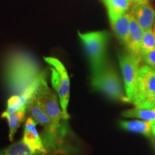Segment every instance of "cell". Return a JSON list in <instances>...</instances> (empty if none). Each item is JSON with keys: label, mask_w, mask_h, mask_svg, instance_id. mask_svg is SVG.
Wrapping results in <instances>:
<instances>
[{"label": "cell", "mask_w": 155, "mask_h": 155, "mask_svg": "<svg viewBox=\"0 0 155 155\" xmlns=\"http://www.w3.org/2000/svg\"><path fill=\"white\" fill-rule=\"evenodd\" d=\"M45 76L36 60L25 52L11 53L4 65V84L11 96L23 94Z\"/></svg>", "instance_id": "1"}, {"label": "cell", "mask_w": 155, "mask_h": 155, "mask_svg": "<svg viewBox=\"0 0 155 155\" xmlns=\"http://www.w3.org/2000/svg\"><path fill=\"white\" fill-rule=\"evenodd\" d=\"M78 36L88 55L91 75L96 74L101 71L107 63L106 55L109 34L106 31H96L86 33L78 32Z\"/></svg>", "instance_id": "2"}, {"label": "cell", "mask_w": 155, "mask_h": 155, "mask_svg": "<svg viewBox=\"0 0 155 155\" xmlns=\"http://www.w3.org/2000/svg\"><path fill=\"white\" fill-rule=\"evenodd\" d=\"M91 85L112 100L129 103L116 70L106 63L101 71L91 77Z\"/></svg>", "instance_id": "3"}, {"label": "cell", "mask_w": 155, "mask_h": 155, "mask_svg": "<svg viewBox=\"0 0 155 155\" xmlns=\"http://www.w3.org/2000/svg\"><path fill=\"white\" fill-rule=\"evenodd\" d=\"M45 61L50 66L52 86L58 96L62 111L67 119L70 101V78L66 68L59 60L53 57H45Z\"/></svg>", "instance_id": "4"}, {"label": "cell", "mask_w": 155, "mask_h": 155, "mask_svg": "<svg viewBox=\"0 0 155 155\" xmlns=\"http://www.w3.org/2000/svg\"><path fill=\"white\" fill-rule=\"evenodd\" d=\"M34 96L56 126L67 129L65 123H63V121L68 119L65 117L62 111L58 95L48 86L45 76L42 78Z\"/></svg>", "instance_id": "5"}, {"label": "cell", "mask_w": 155, "mask_h": 155, "mask_svg": "<svg viewBox=\"0 0 155 155\" xmlns=\"http://www.w3.org/2000/svg\"><path fill=\"white\" fill-rule=\"evenodd\" d=\"M119 63L123 76L124 90L129 103H132L134 97L139 71L141 60L131 55L122 54L119 56Z\"/></svg>", "instance_id": "6"}, {"label": "cell", "mask_w": 155, "mask_h": 155, "mask_svg": "<svg viewBox=\"0 0 155 155\" xmlns=\"http://www.w3.org/2000/svg\"><path fill=\"white\" fill-rule=\"evenodd\" d=\"M155 94V71L147 66L141 65L139 71L137 88L132 104L137 105Z\"/></svg>", "instance_id": "7"}, {"label": "cell", "mask_w": 155, "mask_h": 155, "mask_svg": "<svg viewBox=\"0 0 155 155\" xmlns=\"http://www.w3.org/2000/svg\"><path fill=\"white\" fill-rule=\"evenodd\" d=\"M129 13L144 30L152 29L155 19V9L152 0H137L133 3Z\"/></svg>", "instance_id": "8"}, {"label": "cell", "mask_w": 155, "mask_h": 155, "mask_svg": "<svg viewBox=\"0 0 155 155\" xmlns=\"http://www.w3.org/2000/svg\"><path fill=\"white\" fill-rule=\"evenodd\" d=\"M131 16L130 30L126 48L128 53L141 60V44L144 30L141 28L137 19L131 15Z\"/></svg>", "instance_id": "9"}, {"label": "cell", "mask_w": 155, "mask_h": 155, "mask_svg": "<svg viewBox=\"0 0 155 155\" xmlns=\"http://www.w3.org/2000/svg\"><path fill=\"white\" fill-rule=\"evenodd\" d=\"M36 121L32 117L26 120L24 127L22 139L32 148L39 151L43 155H48L42 142L41 135L37 130Z\"/></svg>", "instance_id": "10"}, {"label": "cell", "mask_w": 155, "mask_h": 155, "mask_svg": "<svg viewBox=\"0 0 155 155\" xmlns=\"http://www.w3.org/2000/svg\"><path fill=\"white\" fill-rule=\"evenodd\" d=\"M29 104H30V103L25 105L18 111L13 112V113H7V112L4 111L2 114L1 117L7 119V123H8L9 138L10 141H13L17 129L20 127L21 124L25 121V114L28 111Z\"/></svg>", "instance_id": "11"}, {"label": "cell", "mask_w": 155, "mask_h": 155, "mask_svg": "<svg viewBox=\"0 0 155 155\" xmlns=\"http://www.w3.org/2000/svg\"><path fill=\"white\" fill-rule=\"evenodd\" d=\"M107 8L110 22H113L127 13L133 5L130 0H104Z\"/></svg>", "instance_id": "12"}, {"label": "cell", "mask_w": 155, "mask_h": 155, "mask_svg": "<svg viewBox=\"0 0 155 155\" xmlns=\"http://www.w3.org/2000/svg\"><path fill=\"white\" fill-rule=\"evenodd\" d=\"M131 17L130 13L127 12L114 22H111L112 29L116 36L119 39V41L125 46L127 43L129 35Z\"/></svg>", "instance_id": "13"}, {"label": "cell", "mask_w": 155, "mask_h": 155, "mask_svg": "<svg viewBox=\"0 0 155 155\" xmlns=\"http://www.w3.org/2000/svg\"><path fill=\"white\" fill-rule=\"evenodd\" d=\"M152 122L144 120H132V121H121L119 125L124 130L131 132L139 133L141 134L151 137L152 136Z\"/></svg>", "instance_id": "14"}, {"label": "cell", "mask_w": 155, "mask_h": 155, "mask_svg": "<svg viewBox=\"0 0 155 155\" xmlns=\"http://www.w3.org/2000/svg\"><path fill=\"white\" fill-rule=\"evenodd\" d=\"M0 155H43L32 148L22 139L7 148L0 150Z\"/></svg>", "instance_id": "15"}, {"label": "cell", "mask_w": 155, "mask_h": 155, "mask_svg": "<svg viewBox=\"0 0 155 155\" xmlns=\"http://www.w3.org/2000/svg\"><path fill=\"white\" fill-rule=\"evenodd\" d=\"M124 117L136 118L144 121L155 122V109L153 108H134L126 110L121 114Z\"/></svg>", "instance_id": "16"}, {"label": "cell", "mask_w": 155, "mask_h": 155, "mask_svg": "<svg viewBox=\"0 0 155 155\" xmlns=\"http://www.w3.org/2000/svg\"><path fill=\"white\" fill-rule=\"evenodd\" d=\"M155 50V34L152 29L144 30L141 44V55Z\"/></svg>", "instance_id": "17"}, {"label": "cell", "mask_w": 155, "mask_h": 155, "mask_svg": "<svg viewBox=\"0 0 155 155\" xmlns=\"http://www.w3.org/2000/svg\"><path fill=\"white\" fill-rule=\"evenodd\" d=\"M141 61H142L151 68L155 71V50L149 52L141 55Z\"/></svg>", "instance_id": "18"}, {"label": "cell", "mask_w": 155, "mask_h": 155, "mask_svg": "<svg viewBox=\"0 0 155 155\" xmlns=\"http://www.w3.org/2000/svg\"><path fill=\"white\" fill-rule=\"evenodd\" d=\"M135 107L139 108H153V109H155V94L151 98H147V99L137 104V105H135Z\"/></svg>", "instance_id": "19"}, {"label": "cell", "mask_w": 155, "mask_h": 155, "mask_svg": "<svg viewBox=\"0 0 155 155\" xmlns=\"http://www.w3.org/2000/svg\"><path fill=\"white\" fill-rule=\"evenodd\" d=\"M152 136L154 138V141L155 142V122L152 124Z\"/></svg>", "instance_id": "20"}, {"label": "cell", "mask_w": 155, "mask_h": 155, "mask_svg": "<svg viewBox=\"0 0 155 155\" xmlns=\"http://www.w3.org/2000/svg\"><path fill=\"white\" fill-rule=\"evenodd\" d=\"M130 1L131 2H137V0H130Z\"/></svg>", "instance_id": "21"}, {"label": "cell", "mask_w": 155, "mask_h": 155, "mask_svg": "<svg viewBox=\"0 0 155 155\" xmlns=\"http://www.w3.org/2000/svg\"><path fill=\"white\" fill-rule=\"evenodd\" d=\"M154 34H155V29H154Z\"/></svg>", "instance_id": "22"}]
</instances>
